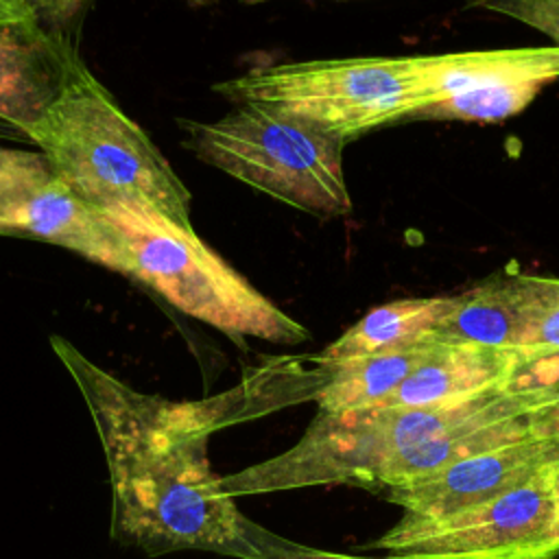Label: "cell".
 <instances>
[{"label": "cell", "mask_w": 559, "mask_h": 559, "mask_svg": "<svg viewBox=\"0 0 559 559\" xmlns=\"http://www.w3.org/2000/svg\"><path fill=\"white\" fill-rule=\"evenodd\" d=\"M74 378L105 452L111 485V537L148 557L201 550L251 559V526L207 461L214 430L284 404L312 400L301 360L269 365L238 389L207 400L142 393L50 336Z\"/></svg>", "instance_id": "cell-1"}, {"label": "cell", "mask_w": 559, "mask_h": 559, "mask_svg": "<svg viewBox=\"0 0 559 559\" xmlns=\"http://www.w3.org/2000/svg\"><path fill=\"white\" fill-rule=\"evenodd\" d=\"M535 432L528 408L504 391L439 408L317 413L293 448L221 476V487L234 500L319 485H356L384 496L463 456Z\"/></svg>", "instance_id": "cell-2"}, {"label": "cell", "mask_w": 559, "mask_h": 559, "mask_svg": "<svg viewBox=\"0 0 559 559\" xmlns=\"http://www.w3.org/2000/svg\"><path fill=\"white\" fill-rule=\"evenodd\" d=\"M28 142L48 159L55 179L85 203L105 207L135 201L192 229L186 183L83 57L28 131Z\"/></svg>", "instance_id": "cell-3"}, {"label": "cell", "mask_w": 559, "mask_h": 559, "mask_svg": "<svg viewBox=\"0 0 559 559\" xmlns=\"http://www.w3.org/2000/svg\"><path fill=\"white\" fill-rule=\"evenodd\" d=\"M96 210L118 234L131 277L144 282L183 314L231 338L251 336L297 345L310 336L299 321L214 253L194 229L135 201H116Z\"/></svg>", "instance_id": "cell-4"}, {"label": "cell", "mask_w": 559, "mask_h": 559, "mask_svg": "<svg viewBox=\"0 0 559 559\" xmlns=\"http://www.w3.org/2000/svg\"><path fill=\"white\" fill-rule=\"evenodd\" d=\"M205 164L295 210L332 218L352 212L345 144L275 109L242 103L218 120H179Z\"/></svg>", "instance_id": "cell-5"}, {"label": "cell", "mask_w": 559, "mask_h": 559, "mask_svg": "<svg viewBox=\"0 0 559 559\" xmlns=\"http://www.w3.org/2000/svg\"><path fill=\"white\" fill-rule=\"evenodd\" d=\"M234 105L255 103L347 144L419 109L411 57H345L251 68L214 85Z\"/></svg>", "instance_id": "cell-6"}, {"label": "cell", "mask_w": 559, "mask_h": 559, "mask_svg": "<svg viewBox=\"0 0 559 559\" xmlns=\"http://www.w3.org/2000/svg\"><path fill=\"white\" fill-rule=\"evenodd\" d=\"M552 469L443 518L402 515L371 548L408 559H559Z\"/></svg>", "instance_id": "cell-7"}, {"label": "cell", "mask_w": 559, "mask_h": 559, "mask_svg": "<svg viewBox=\"0 0 559 559\" xmlns=\"http://www.w3.org/2000/svg\"><path fill=\"white\" fill-rule=\"evenodd\" d=\"M419 109L408 120L500 122L559 79V46L411 57Z\"/></svg>", "instance_id": "cell-8"}, {"label": "cell", "mask_w": 559, "mask_h": 559, "mask_svg": "<svg viewBox=\"0 0 559 559\" xmlns=\"http://www.w3.org/2000/svg\"><path fill=\"white\" fill-rule=\"evenodd\" d=\"M72 2L0 0V122L28 131L59 94L79 55Z\"/></svg>", "instance_id": "cell-9"}, {"label": "cell", "mask_w": 559, "mask_h": 559, "mask_svg": "<svg viewBox=\"0 0 559 559\" xmlns=\"http://www.w3.org/2000/svg\"><path fill=\"white\" fill-rule=\"evenodd\" d=\"M559 463V437L528 435L463 456L439 472L386 491L382 498L408 518H443L489 502Z\"/></svg>", "instance_id": "cell-10"}, {"label": "cell", "mask_w": 559, "mask_h": 559, "mask_svg": "<svg viewBox=\"0 0 559 559\" xmlns=\"http://www.w3.org/2000/svg\"><path fill=\"white\" fill-rule=\"evenodd\" d=\"M559 304V277L502 271L456 295L452 312L424 338L522 352L531 328Z\"/></svg>", "instance_id": "cell-11"}, {"label": "cell", "mask_w": 559, "mask_h": 559, "mask_svg": "<svg viewBox=\"0 0 559 559\" xmlns=\"http://www.w3.org/2000/svg\"><path fill=\"white\" fill-rule=\"evenodd\" d=\"M7 234L31 236L66 247L90 262L131 277L127 251L100 212L52 179L17 203L0 221Z\"/></svg>", "instance_id": "cell-12"}, {"label": "cell", "mask_w": 559, "mask_h": 559, "mask_svg": "<svg viewBox=\"0 0 559 559\" xmlns=\"http://www.w3.org/2000/svg\"><path fill=\"white\" fill-rule=\"evenodd\" d=\"M432 345L380 408H439L502 391L520 358V352Z\"/></svg>", "instance_id": "cell-13"}, {"label": "cell", "mask_w": 559, "mask_h": 559, "mask_svg": "<svg viewBox=\"0 0 559 559\" xmlns=\"http://www.w3.org/2000/svg\"><path fill=\"white\" fill-rule=\"evenodd\" d=\"M456 295L406 297L369 310L317 358L334 365L424 341L454 308Z\"/></svg>", "instance_id": "cell-14"}, {"label": "cell", "mask_w": 559, "mask_h": 559, "mask_svg": "<svg viewBox=\"0 0 559 559\" xmlns=\"http://www.w3.org/2000/svg\"><path fill=\"white\" fill-rule=\"evenodd\" d=\"M430 341L334 362L330 378L317 395L319 413H349L380 408L408 373L432 352Z\"/></svg>", "instance_id": "cell-15"}, {"label": "cell", "mask_w": 559, "mask_h": 559, "mask_svg": "<svg viewBox=\"0 0 559 559\" xmlns=\"http://www.w3.org/2000/svg\"><path fill=\"white\" fill-rule=\"evenodd\" d=\"M502 391L528 408L542 435L559 437V349L520 352Z\"/></svg>", "instance_id": "cell-16"}, {"label": "cell", "mask_w": 559, "mask_h": 559, "mask_svg": "<svg viewBox=\"0 0 559 559\" xmlns=\"http://www.w3.org/2000/svg\"><path fill=\"white\" fill-rule=\"evenodd\" d=\"M52 179L55 173L39 151L0 146V221Z\"/></svg>", "instance_id": "cell-17"}, {"label": "cell", "mask_w": 559, "mask_h": 559, "mask_svg": "<svg viewBox=\"0 0 559 559\" xmlns=\"http://www.w3.org/2000/svg\"><path fill=\"white\" fill-rule=\"evenodd\" d=\"M251 546L253 557L251 559H408L397 555H384V557H365V555H347L336 550H323L306 544H297L293 539L280 537L273 531H266L264 526L255 524L251 526Z\"/></svg>", "instance_id": "cell-18"}, {"label": "cell", "mask_w": 559, "mask_h": 559, "mask_svg": "<svg viewBox=\"0 0 559 559\" xmlns=\"http://www.w3.org/2000/svg\"><path fill=\"white\" fill-rule=\"evenodd\" d=\"M476 7L513 17L546 35L552 46H559V0H487Z\"/></svg>", "instance_id": "cell-19"}, {"label": "cell", "mask_w": 559, "mask_h": 559, "mask_svg": "<svg viewBox=\"0 0 559 559\" xmlns=\"http://www.w3.org/2000/svg\"><path fill=\"white\" fill-rule=\"evenodd\" d=\"M559 349V304H555L528 332L522 352Z\"/></svg>", "instance_id": "cell-20"}, {"label": "cell", "mask_w": 559, "mask_h": 559, "mask_svg": "<svg viewBox=\"0 0 559 559\" xmlns=\"http://www.w3.org/2000/svg\"><path fill=\"white\" fill-rule=\"evenodd\" d=\"M552 504H555V539L559 544V463L552 469Z\"/></svg>", "instance_id": "cell-21"}, {"label": "cell", "mask_w": 559, "mask_h": 559, "mask_svg": "<svg viewBox=\"0 0 559 559\" xmlns=\"http://www.w3.org/2000/svg\"><path fill=\"white\" fill-rule=\"evenodd\" d=\"M0 135H11V138L17 135V138H22L17 131H13L11 127H7V124H2V122H0Z\"/></svg>", "instance_id": "cell-22"}, {"label": "cell", "mask_w": 559, "mask_h": 559, "mask_svg": "<svg viewBox=\"0 0 559 559\" xmlns=\"http://www.w3.org/2000/svg\"><path fill=\"white\" fill-rule=\"evenodd\" d=\"M0 234H4V229H0Z\"/></svg>", "instance_id": "cell-23"}]
</instances>
